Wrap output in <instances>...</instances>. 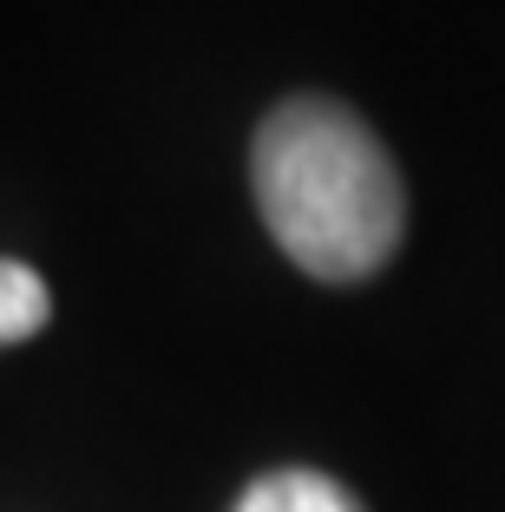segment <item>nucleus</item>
Masks as SVG:
<instances>
[{
  "label": "nucleus",
  "instance_id": "obj_3",
  "mask_svg": "<svg viewBox=\"0 0 505 512\" xmlns=\"http://www.w3.org/2000/svg\"><path fill=\"white\" fill-rule=\"evenodd\" d=\"M46 316H53L46 283L27 270V263H7V256H0V348H14V342H27V335H40Z\"/></svg>",
  "mask_w": 505,
  "mask_h": 512
},
{
  "label": "nucleus",
  "instance_id": "obj_2",
  "mask_svg": "<svg viewBox=\"0 0 505 512\" xmlns=\"http://www.w3.org/2000/svg\"><path fill=\"white\" fill-rule=\"evenodd\" d=\"M230 512H361V499L342 480H328V473L283 467V473H263Z\"/></svg>",
  "mask_w": 505,
  "mask_h": 512
},
{
  "label": "nucleus",
  "instance_id": "obj_1",
  "mask_svg": "<svg viewBox=\"0 0 505 512\" xmlns=\"http://www.w3.org/2000/svg\"><path fill=\"white\" fill-rule=\"evenodd\" d=\"M250 184L269 237L322 283H361L401 250V171L335 99H283L269 112Z\"/></svg>",
  "mask_w": 505,
  "mask_h": 512
}]
</instances>
